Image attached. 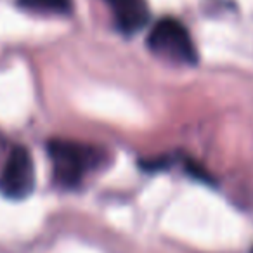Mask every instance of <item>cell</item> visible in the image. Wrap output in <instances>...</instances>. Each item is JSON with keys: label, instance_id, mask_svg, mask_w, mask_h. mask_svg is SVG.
Listing matches in <instances>:
<instances>
[{"label": "cell", "instance_id": "277c9868", "mask_svg": "<svg viewBox=\"0 0 253 253\" xmlns=\"http://www.w3.org/2000/svg\"><path fill=\"white\" fill-rule=\"evenodd\" d=\"M111 7L113 18L123 33H135L149 21V7L146 0H104Z\"/></svg>", "mask_w": 253, "mask_h": 253}, {"label": "cell", "instance_id": "5b68a950", "mask_svg": "<svg viewBox=\"0 0 253 253\" xmlns=\"http://www.w3.org/2000/svg\"><path fill=\"white\" fill-rule=\"evenodd\" d=\"M25 9L43 14H70L71 0H19Z\"/></svg>", "mask_w": 253, "mask_h": 253}, {"label": "cell", "instance_id": "6da1fadb", "mask_svg": "<svg viewBox=\"0 0 253 253\" xmlns=\"http://www.w3.org/2000/svg\"><path fill=\"white\" fill-rule=\"evenodd\" d=\"M47 149L52 162L54 179L59 186L64 187L78 186L85 173L97 162L95 149L80 142L54 139L49 142Z\"/></svg>", "mask_w": 253, "mask_h": 253}, {"label": "cell", "instance_id": "3957f363", "mask_svg": "<svg viewBox=\"0 0 253 253\" xmlns=\"http://www.w3.org/2000/svg\"><path fill=\"white\" fill-rule=\"evenodd\" d=\"M35 163L28 149L18 146L11 151L0 173V194L9 200H25L35 189Z\"/></svg>", "mask_w": 253, "mask_h": 253}, {"label": "cell", "instance_id": "7a4b0ae2", "mask_svg": "<svg viewBox=\"0 0 253 253\" xmlns=\"http://www.w3.org/2000/svg\"><path fill=\"white\" fill-rule=\"evenodd\" d=\"M148 47L156 56L179 64H194L198 61L196 47L187 28L173 18H163L151 28Z\"/></svg>", "mask_w": 253, "mask_h": 253}]
</instances>
